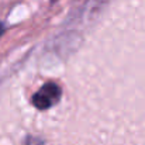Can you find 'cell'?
Wrapping results in <instances>:
<instances>
[{"label":"cell","instance_id":"obj_1","mask_svg":"<svg viewBox=\"0 0 145 145\" xmlns=\"http://www.w3.org/2000/svg\"><path fill=\"white\" fill-rule=\"evenodd\" d=\"M59 97H61V88L56 86L55 83H47L34 95L33 104L40 110H45L56 104Z\"/></svg>","mask_w":145,"mask_h":145},{"label":"cell","instance_id":"obj_2","mask_svg":"<svg viewBox=\"0 0 145 145\" xmlns=\"http://www.w3.org/2000/svg\"><path fill=\"white\" fill-rule=\"evenodd\" d=\"M3 33H4V25H3V24L0 23V35H1Z\"/></svg>","mask_w":145,"mask_h":145}]
</instances>
